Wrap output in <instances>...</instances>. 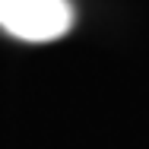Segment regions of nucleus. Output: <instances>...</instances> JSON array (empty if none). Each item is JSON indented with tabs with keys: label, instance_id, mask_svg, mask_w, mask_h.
<instances>
[{
	"label": "nucleus",
	"instance_id": "1",
	"mask_svg": "<svg viewBox=\"0 0 149 149\" xmlns=\"http://www.w3.org/2000/svg\"><path fill=\"white\" fill-rule=\"evenodd\" d=\"M70 26V0H0V29L22 41H54Z\"/></svg>",
	"mask_w": 149,
	"mask_h": 149
}]
</instances>
